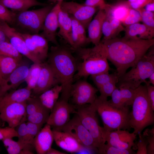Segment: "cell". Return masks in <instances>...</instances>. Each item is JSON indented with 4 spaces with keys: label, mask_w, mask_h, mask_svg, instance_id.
<instances>
[{
    "label": "cell",
    "mask_w": 154,
    "mask_h": 154,
    "mask_svg": "<svg viewBox=\"0 0 154 154\" xmlns=\"http://www.w3.org/2000/svg\"><path fill=\"white\" fill-rule=\"evenodd\" d=\"M66 153L60 151L51 147L48 151L46 154H66Z\"/></svg>",
    "instance_id": "57"
},
{
    "label": "cell",
    "mask_w": 154,
    "mask_h": 154,
    "mask_svg": "<svg viewBox=\"0 0 154 154\" xmlns=\"http://www.w3.org/2000/svg\"><path fill=\"white\" fill-rule=\"evenodd\" d=\"M69 100L60 97L51 111L46 123L53 128V130L62 131L70 120V114L76 113V108L69 102Z\"/></svg>",
    "instance_id": "9"
},
{
    "label": "cell",
    "mask_w": 154,
    "mask_h": 154,
    "mask_svg": "<svg viewBox=\"0 0 154 154\" xmlns=\"http://www.w3.org/2000/svg\"><path fill=\"white\" fill-rule=\"evenodd\" d=\"M15 129L18 135V141L23 144L27 149L32 151L33 146L29 142L28 138L27 123L24 122L19 124Z\"/></svg>",
    "instance_id": "36"
},
{
    "label": "cell",
    "mask_w": 154,
    "mask_h": 154,
    "mask_svg": "<svg viewBox=\"0 0 154 154\" xmlns=\"http://www.w3.org/2000/svg\"><path fill=\"white\" fill-rule=\"evenodd\" d=\"M141 21V18L139 12L137 10L131 8L127 16L122 23L126 27Z\"/></svg>",
    "instance_id": "44"
},
{
    "label": "cell",
    "mask_w": 154,
    "mask_h": 154,
    "mask_svg": "<svg viewBox=\"0 0 154 154\" xmlns=\"http://www.w3.org/2000/svg\"><path fill=\"white\" fill-rule=\"evenodd\" d=\"M29 68L27 63L23 61L20 65L5 80L0 87V97L9 90H16L21 83L25 81Z\"/></svg>",
    "instance_id": "19"
},
{
    "label": "cell",
    "mask_w": 154,
    "mask_h": 154,
    "mask_svg": "<svg viewBox=\"0 0 154 154\" xmlns=\"http://www.w3.org/2000/svg\"><path fill=\"white\" fill-rule=\"evenodd\" d=\"M0 117L9 127L14 128L27 121L25 102L9 104L2 109Z\"/></svg>",
    "instance_id": "13"
},
{
    "label": "cell",
    "mask_w": 154,
    "mask_h": 154,
    "mask_svg": "<svg viewBox=\"0 0 154 154\" xmlns=\"http://www.w3.org/2000/svg\"><path fill=\"white\" fill-rule=\"evenodd\" d=\"M131 8L127 1H121L109 4L104 10L106 15L120 21L121 23L127 16Z\"/></svg>",
    "instance_id": "26"
},
{
    "label": "cell",
    "mask_w": 154,
    "mask_h": 154,
    "mask_svg": "<svg viewBox=\"0 0 154 154\" xmlns=\"http://www.w3.org/2000/svg\"><path fill=\"white\" fill-rule=\"evenodd\" d=\"M146 138L148 145L147 148V154H154V135L142 134Z\"/></svg>",
    "instance_id": "54"
},
{
    "label": "cell",
    "mask_w": 154,
    "mask_h": 154,
    "mask_svg": "<svg viewBox=\"0 0 154 154\" xmlns=\"http://www.w3.org/2000/svg\"><path fill=\"white\" fill-rule=\"evenodd\" d=\"M60 84L51 68L47 62L41 63V69L36 85L32 90L34 96H38L55 86Z\"/></svg>",
    "instance_id": "18"
},
{
    "label": "cell",
    "mask_w": 154,
    "mask_h": 154,
    "mask_svg": "<svg viewBox=\"0 0 154 154\" xmlns=\"http://www.w3.org/2000/svg\"><path fill=\"white\" fill-rule=\"evenodd\" d=\"M70 16L72 21L71 39L74 45L72 48L83 47L90 43L86 36V29L80 23L72 16Z\"/></svg>",
    "instance_id": "25"
},
{
    "label": "cell",
    "mask_w": 154,
    "mask_h": 154,
    "mask_svg": "<svg viewBox=\"0 0 154 154\" xmlns=\"http://www.w3.org/2000/svg\"><path fill=\"white\" fill-rule=\"evenodd\" d=\"M54 139L58 147L71 153L87 151L89 153H96L95 150L87 148L80 144L68 133L63 131L52 129Z\"/></svg>",
    "instance_id": "17"
},
{
    "label": "cell",
    "mask_w": 154,
    "mask_h": 154,
    "mask_svg": "<svg viewBox=\"0 0 154 154\" xmlns=\"http://www.w3.org/2000/svg\"><path fill=\"white\" fill-rule=\"evenodd\" d=\"M54 5L51 3L38 9L17 13L13 25L14 28L22 33L38 34L42 31L46 17Z\"/></svg>",
    "instance_id": "7"
},
{
    "label": "cell",
    "mask_w": 154,
    "mask_h": 154,
    "mask_svg": "<svg viewBox=\"0 0 154 154\" xmlns=\"http://www.w3.org/2000/svg\"><path fill=\"white\" fill-rule=\"evenodd\" d=\"M59 44L51 47L47 62L62 86L61 96L70 99L71 88L78 62L71 50Z\"/></svg>",
    "instance_id": "2"
},
{
    "label": "cell",
    "mask_w": 154,
    "mask_h": 154,
    "mask_svg": "<svg viewBox=\"0 0 154 154\" xmlns=\"http://www.w3.org/2000/svg\"><path fill=\"white\" fill-rule=\"evenodd\" d=\"M137 135L133 132L130 133L125 130L119 129L107 131L104 129V136L106 141L107 143L120 149H128L135 146L134 141Z\"/></svg>",
    "instance_id": "14"
},
{
    "label": "cell",
    "mask_w": 154,
    "mask_h": 154,
    "mask_svg": "<svg viewBox=\"0 0 154 154\" xmlns=\"http://www.w3.org/2000/svg\"><path fill=\"white\" fill-rule=\"evenodd\" d=\"M71 48L82 60L78 63L77 72L74 75V80L86 78L110 70L106 51L101 41L99 44L91 48Z\"/></svg>",
    "instance_id": "3"
},
{
    "label": "cell",
    "mask_w": 154,
    "mask_h": 154,
    "mask_svg": "<svg viewBox=\"0 0 154 154\" xmlns=\"http://www.w3.org/2000/svg\"><path fill=\"white\" fill-rule=\"evenodd\" d=\"M0 4L16 13L27 10L32 7H44L48 4L37 0H0Z\"/></svg>",
    "instance_id": "27"
},
{
    "label": "cell",
    "mask_w": 154,
    "mask_h": 154,
    "mask_svg": "<svg viewBox=\"0 0 154 154\" xmlns=\"http://www.w3.org/2000/svg\"><path fill=\"white\" fill-rule=\"evenodd\" d=\"M3 122L2 120L1 119L0 117V126H1L2 124H3Z\"/></svg>",
    "instance_id": "61"
},
{
    "label": "cell",
    "mask_w": 154,
    "mask_h": 154,
    "mask_svg": "<svg viewBox=\"0 0 154 154\" xmlns=\"http://www.w3.org/2000/svg\"><path fill=\"white\" fill-rule=\"evenodd\" d=\"M5 80H4L0 75V87L1 86L3 82Z\"/></svg>",
    "instance_id": "60"
},
{
    "label": "cell",
    "mask_w": 154,
    "mask_h": 154,
    "mask_svg": "<svg viewBox=\"0 0 154 154\" xmlns=\"http://www.w3.org/2000/svg\"><path fill=\"white\" fill-rule=\"evenodd\" d=\"M101 42L105 48L107 59L116 67L119 78L154 45V38L136 39L116 37Z\"/></svg>",
    "instance_id": "1"
},
{
    "label": "cell",
    "mask_w": 154,
    "mask_h": 154,
    "mask_svg": "<svg viewBox=\"0 0 154 154\" xmlns=\"http://www.w3.org/2000/svg\"><path fill=\"white\" fill-rule=\"evenodd\" d=\"M0 25L8 38L9 42L18 52L34 63H41L30 52L21 33L7 23L0 22Z\"/></svg>",
    "instance_id": "16"
},
{
    "label": "cell",
    "mask_w": 154,
    "mask_h": 154,
    "mask_svg": "<svg viewBox=\"0 0 154 154\" xmlns=\"http://www.w3.org/2000/svg\"><path fill=\"white\" fill-rule=\"evenodd\" d=\"M118 82L117 80L112 81L101 86L98 89L100 93L99 97L102 98L107 99L117 87L116 85Z\"/></svg>",
    "instance_id": "42"
},
{
    "label": "cell",
    "mask_w": 154,
    "mask_h": 154,
    "mask_svg": "<svg viewBox=\"0 0 154 154\" xmlns=\"http://www.w3.org/2000/svg\"><path fill=\"white\" fill-rule=\"evenodd\" d=\"M91 79L97 88H99L103 85L114 80H118L119 77L117 73L110 74L109 72H102L90 76Z\"/></svg>",
    "instance_id": "33"
},
{
    "label": "cell",
    "mask_w": 154,
    "mask_h": 154,
    "mask_svg": "<svg viewBox=\"0 0 154 154\" xmlns=\"http://www.w3.org/2000/svg\"><path fill=\"white\" fill-rule=\"evenodd\" d=\"M145 83L147 86L148 96L150 104L154 111V86L147 81Z\"/></svg>",
    "instance_id": "53"
},
{
    "label": "cell",
    "mask_w": 154,
    "mask_h": 154,
    "mask_svg": "<svg viewBox=\"0 0 154 154\" xmlns=\"http://www.w3.org/2000/svg\"><path fill=\"white\" fill-rule=\"evenodd\" d=\"M143 8L146 11L154 12V2H150L148 3Z\"/></svg>",
    "instance_id": "56"
},
{
    "label": "cell",
    "mask_w": 154,
    "mask_h": 154,
    "mask_svg": "<svg viewBox=\"0 0 154 154\" xmlns=\"http://www.w3.org/2000/svg\"><path fill=\"white\" fill-rule=\"evenodd\" d=\"M16 13L9 10L7 8L0 4V22H5L9 25H13Z\"/></svg>",
    "instance_id": "41"
},
{
    "label": "cell",
    "mask_w": 154,
    "mask_h": 154,
    "mask_svg": "<svg viewBox=\"0 0 154 154\" xmlns=\"http://www.w3.org/2000/svg\"><path fill=\"white\" fill-rule=\"evenodd\" d=\"M26 123L28 140L29 143L33 146L34 139L42 129L43 125L27 121Z\"/></svg>",
    "instance_id": "43"
},
{
    "label": "cell",
    "mask_w": 154,
    "mask_h": 154,
    "mask_svg": "<svg viewBox=\"0 0 154 154\" xmlns=\"http://www.w3.org/2000/svg\"><path fill=\"white\" fill-rule=\"evenodd\" d=\"M25 103L27 116L34 113L42 105L38 96H31L26 101Z\"/></svg>",
    "instance_id": "40"
},
{
    "label": "cell",
    "mask_w": 154,
    "mask_h": 154,
    "mask_svg": "<svg viewBox=\"0 0 154 154\" xmlns=\"http://www.w3.org/2000/svg\"><path fill=\"white\" fill-rule=\"evenodd\" d=\"M127 1L132 8L136 10L143 8L150 2H154V0H127Z\"/></svg>",
    "instance_id": "51"
},
{
    "label": "cell",
    "mask_w": 154,
    "mask_h": 154,
    "mask_svg": "<svg viewBox=\"0 0 154 154\" xmlns=\"http://www.w3.org/2000/svg\"><path fill=\"white\" fill-rule=\"evenodd\" d=\"M119 89L122 98L125 106H131L133 103L136 90L125 86H120L118 87Z\"/></svg>",
    "instance_id": "39"
},
{
    "label": "cell",
    "mask_w": 154,
    "mask_h": 154,
    "mask_svg": "<svg viewBox=\"0 0 154 154\" xmlns=\"http://www.w3.org/2000/svg\"><path fill=\"white\" fill-rule=\"evenodd\" d=\"M5 41H9V40L0 25V44Z\"/></svg>",
    "instance_id": "55"
},
{
    "label": "cell",
    "mask_w": 154,
    "mask_h": 154,
    "mask_svg": "<svg viewBox=\"0 0 154 154\" xmlns=\"http://www.w3.org/2000/svg\"><path fill=\"white\" fill-rule=\"evenodd\" d=\"M62 1H58L54 5L46 16L40 34L45 38L48 42L55 44L59 45L56 36L57 30L58 28V15Z\"/></svg>",
    "instance_id": "15"
},
{
    "label": "cell",
    "mask_w": 154,
    "mask_h": 154,
    "mask_svg": "<svg viewBox=\"0 0 154 154\" xmlns=\"http://www.w3.org/2000/svg\"><path fill=\"white\" fill-rule=\"evenodd\" d=\"M23 61L0 55V75L4 80L6 79Z\"/></svg>",
    "instance_id": "29"
},
{
    "label": "cell",
    "mask_w": 154,
    "mask_h": 154,
    "mask_svg": "<svg viewBox=\"0 0 154 154\" xmlns=\"http://www.w3.org/2000/svg\"><path fill=\"white\" fill-rule=\"evenodd\" d=\"M21 34L25 41L26 46L30 52L41 62L40 60L38 53L31 38V35L22 33H21Z\"/></svg>",
    "instance_id": "45"
},
{
    "label": "cell",
    "mask_w": 154,
    "mask_h": 154,
    "mask_svg": "<svg viewBox=\"0 0 154 154\" xmlns=\"http://www.w3.org/2000/svg\"><path fill=\"white\" fill-rule=\"evenodd\" d=\"M111 99L108 100L112 106L117 108H123L125 106L123 102L120 90L117 87L112 94Z\"/></svg>",
    "instance_id": "46"
},
{
    "label": "cell",
    "mask_w": 154,
    "mask_h": 154,
    "mask_svg": "<svg viewBox=\"0 0 154 154\" xmlns=\"http://www.w3.org/2000/svg\"><path fill=\"white\" fill-rule=\"evenodd\" d=\"M60 7L62 10L77 20L86 29L97 10V8L73 1H62Z\"/></svg>",
    "instance_id": "12"
},
{
    "label": "cell",
    "mask_w": 154,
    "mask_h": 154,
    "mask_svg": "<svg viewBox=\"0 0 154 154\" xmlns=\"http://www.w3.org/2000/svg\"><path fill=\"white\" fill-rule=\"evenodd\" d=\"M65 0H48V1L51 3L57 2L58 1H63Z\"/></svg>",
    "instance_id": "59"
},
{
    "label": "cell",
    "mask_w": 154,
    "mask_h": 154,
    "mask_svg": "<svg viewBox=\"0 0 154 154\" xmlns=\"http://www.w3.org/2000/svg\"><path fill=\"white\" fill-rule=\"evenodd\" d=\"M149 81H148L149 83L153 86L154 85V72H153L149 76L148 78Z\"/></svg>",
    "instance_id": "58"
},
{
    "label": "cell",
    "mask_w": 154,
    "mask_h": 154,
    "mask_svg": "<svg viewBox=\"0 0 154 154\" xmlns=\"http://www.w3.org/2000/svg\"><path fill=\"white\" fill-rule=\"evenodd\" d=\"M51 111L43 105L33 114L27 116V121L42 125L46 123Z\"/></svg>",
    "instance_id": "31"
},
{
    "label": "cell",
    "mask_w": 154,
    "mask_h": 154,
    "mask_svg": "<svg viewBox=\"0 0 154 154\" xmlns=\"http://www.w3.org/2000/svg\"><path fill=\"white\" fill-rule=\"evenodd\" d=\"M106 15L109 18L114 36L115 38H116L120 32L124 31L125 28L119 20L109 17Z\"/></svg>",
    "instance_id": "49"
},
{
    "label": "cell",
    "mask_w": 154,
    "mask_h": 154,
    "mask_svg": "<svg viewBox=\"0 0 154 154\" xmlns=\"http://www.w3.org/2000/svg\"><path fill=\"white\" fill-rule=\"evenodd\" d=\"M84 4L87 6L103 10H105L109 5L106 3L104 0H86Z\"/></svg>",
    "instance_id": "52"
},
{
    "label": "cell",
    "mask_w": 154,
    "mask_h": 154,
    "mask_svg": "<svg viewBox=\"0 0 154 154\" xmlns=\"http://www.w3.org/2000/svg\"><path fill=\"white\" fill-rule=\"evenodd\" d=\"M31 35V38L38 53L40 60L41 63L43 62L47 58L48 50V42L40 34Z\"/></svg>",
    "instance_id": "30"
},
{
    "label": "cell",
    "mask_w": 154,
    "mask_h": 154,
    "mask_svg": "<svg viewBox=\"0 0 154 154\" xmlns=\"http://www.w3.org/2000/svg\"><path fill=\"white\" fill-rule=\"evenodd\" d=\"M0 55L11 57L19 61L23 60V55L9 41L5 42L0 44Z\"/></svg>",
    "instance_id": "34"
},
{
    "label": "cell",
    "mask_w": 154,
    "mask_h": 154,
    "mask_svg": "<svg viewBox=\"0 0 154 154\" xmlns=\"http://www.w3.org/2000/svg\"><path fill=\"white\" fill-rule=\"evenodd\" d=\"M76 109V114L82 124L92 136L99 151L106 141L104 138V128L99 125L97 112L93 104L79 106Z\"/></svg>",
    "instance_id": "8"
},
{
    "label": "cell",
    "mask_w": 154,
    "mask_h": 154,
    "mask_svg": "<svg viewBox=\"0 0 154 154\" xmlns=\"http://www.w3.org/2000/svg\"><path fill=\"white\" fill-rule=\"evenodd\" d=\"M99 153L103 154H136L131 148L121 149L111 145L107 143L104 145L99 151Z\"/></svg>",
    "instance_id": "38"
},
{
    "label": "cell",
    "mask_w": 154,
    "mask_h": 154,
    "mask_svg": "<svg viewBox=\"0 0 154 154\" xmlns=\"http://www.w3.org/2000/svg\"><path fill=\"white\" fill-rule=\"evenodd\" d=\"M101 117L104 130L111 131L117 130H129L128 106L117 108L111 105L107 99L97 97L92 103Z\"/></svg>",
    "instance_id": "5"
},
{
    "label": "cell",
    "mask_w": 154,
    "mask_h": 154,
    "mask_svg": "<svg viewBox=\"0 0 154 154\" xmlns=\"http://www.w3.org/2000/svg\"><path fill=\"white\" fill-rule=\"evenodd\" d=\"M138 10L140 13L141 18V21L153 34H154V12L146 10L143 8Z\"/></svg>",
    "instance_id": "37"
},
{
    "label": "cell",
    "mask_w": 154,
    "mask_h": 154,
    "mask_svg": "<svg viewBox=\"0 0 154 154\" xmlns=\"http://www.w3.org/2000/svg\"><path fill=\"white\" fill-rule=\"evenodd\" d=\"M2 141L9 154H21L23 150H29L20 142L14 141L12 138H6Z\"/></svg>",
    "instance_id": "35"
},
{
    "label": "cell",
    "mask_w": 154,
    "mask_h": 154,
    "mask_svg": "<svg viewBox=\"0 0 154 154\" xmlns=\"http://www.w3.org/2000/svg\"><path fill=\"white\" fill-rule=\"evenodd\" d=\"M102 33L104 36L103 40H108L115 38L109 18L106 15L102 25Z\"/></svg>",
    "instance_id": "47"
},
{
    "label": "cell",
    "mask_w": 154,
    "mask_h": 154,
    "mask_svg": "<svg viewBox=\"0 0 154 154\" xmlns=\"http://www.w3.org/2000/svg\"><path fill=\"white\" fill-rule=\"evenodd\" d=\"M54 140L50 126L46 123L34 138L33 146L37 154H46Z\"/></svg>",
    "instance_id": "20"
},
{
    "label": "cell",
    "mask_w": 154,
    "mask_h": 154,
    "mask_svg": "<svg viewBox=\"0 0 154 154\" xmlns=\"http://www.w3.org/2000/svg\"><path fill=\"white\" fill-rule=\"evenodd\" d=\"M106 16L104 10L99 9L96 16L88 26V38L89 42H92L95 45L100 42L102 34V25Z\"/></svg>",
    "instance_id": "21"
},
{
    "label": "cell",
    "mask_w": 154,
    "mask_h": 154,
    "mask_svg": "<svg viewBox=\"0 0 154 154\" xmlns=\"http://www.w3.org/2000/svg\"><path fill=\"white\" fill-rule=\"evenodd\" d=\"M41 63H34L29 68L25 79L28 88L32 90L35 86L39 78L41 69Z\"/></svg>",
    "instance_id": "32"
},
{
    "label": "cell",
    "mask_w": 154,
    "mask_h": 154,
    "mask_svg": "<svg viewBox=\"0 0 154 154\" xmlns=\"http://www.w3.org/2000/svg\"><path fill=\"white\" fill-rule=\"evenodd\" d=\"M154 72V47L152 46L133 66L118 79V86H125L135 89L146 81Z\"/></svg>",
    "instance_id": "6"
},
{
    "label": "cell",
    "mask_w": 154,
    "mask_h": 154,
    "mask_svg": "<svg viewBox=\"0 0 154 154\" xmlns=\"http://www.w3.org/2000/svg\"><path fill=\"white\" fill-rule=\"evenodd\" d=\"M62 90V86L57 84L43 92L38 97L42 104L51 111L59 99Z\"/></svg>",
    "instance_id": "28"
},
{
    "label": "cell",
    "mask_w": 154,
    "mask_h": 154,
    "mask_svg": "<svg viewBox=\"0 0 154 154\" xmlns=\"http://www.w3.org/2000/svg\"><path fill=\"white\" fill-rule=\"evenodd\" d=\"M18 137V134L14 128L8 126L0 128V140Z\"/></svg>",
    "instance_id": "48"
},
{
    "label": "cell",
    "mask_w": 154,
    "mask_h": 154,
    "mask_svg": "<svg viewBox=\"0 0 154 154\" xmlns=\"http://www.w3.org/2000/svg\"><path fill=\"white\" fill-rule=\"evenodd\" d=\"M129 123L133 132L138 135L146 127L154 123V113L147 95V86L141 85L135 89Z\"/></svg>",
    "instance_id": "4"
},
{
    "label": "cell",
    "mask_w": 154,
    "mask_h": 154,
    "mask_svg": "<svg viewBox=\"0 0 154 154\" xmlns=\"http://www.w3.org/2000/svg\"><path fill=\"white\" fill-rule=\"evenodd\" d=\"M98 91L86 80H78L72 85L70 99L76 108L87 104H91L97 97L96 94Z\"/></svg>",
    "instance_id": "11"
},
{
    "label": "cell",
    "mask_w": 154,
    "mask_h": 154,
    "mask_svg": "<svg viewBox=\"0 0 154 154\" xmlns=\"http://www.w3.org/2000/svg\"><path fill=\"white\" fill-rule=\"evenodd\" d=\"M139 139L137 143V154H147V148L148 145L147 140L141 133L138 135Z\"/></svg>",
    "instance_id": "50"
},
{
    "label": "cell",
    "mask_w": 154,
    "mask_h": 154,
    "mask_svg": "<svg viewBox=\"0 0 154 154\" xmlns=\"http://www.w3.org/2000/svg\"><path fill=\"white\" fill-rule=\"evenodd\" d=\"M32 90L26 86L11 90L0 97V112L5 107L12 103L26 102L31 96Z\"/></svg>",
    "instance_id": "22"
},
{
    "label": "cell",
    "mask_w": 154,
    "mask_h": 154,
    "mask_svg": "<svg viewBox=\"0 0 154 154\" xmlns=\"http://www.w3.org/2000/svg\"><path fill=\"white\" fill-rule=\"evenodd\" d=\"M59 31L57 33L71 46L74 47L71 39L72 21L71 17L67 13L62 10L60 7L58 15Z\"/></svg>",
    "instance_id": "23"
},
{
    "label": "cell",
    "mask_w": 154,
    "mask_h": 154,
    "mask_svg": "<svg viewBox=\"0 0 154 154\" xmlns=\"http://www.w3.org/2000/svg\"><path fill=\"white\" fill-rule=\"evenodd\" d=\"M123 38L127 39H150L153 38L154 34L143 24L139 23L125 27Z\"/></svg>",
    "instance_id": "24"
},
{
    "label": "cell",
    "mask_w": 154,
    "mask_h": 154,
    "mask_svg": "<svg viewBox=\"0 0 154 154\" xmlns=\"http://www.w3.org/2000/svg\"><path fill=\"white\" fill-rule=\"evenodd\" d=\"M62 131L71 135L83 146L95 150L98 153L97 146L93 137L82 124L76 113L62 128Z\"/></svg>",
    "instance_id": "10"
}]
</instances>
